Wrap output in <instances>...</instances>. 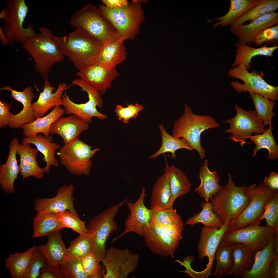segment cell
Masks as SVG:
<instances>
[{"mask_svg":"<svg viewBox=\"0 0 278 278\" xmlns=\"http://www.w3.org/2000/svg\"><path fill=\"white\" fill-rule=\"evenodd\" d=\"M278 232V229L267 225L253 224L242 228L227 230L221 241L239 243L249 246L256 251L265 247Z\"/></svg>","mask_w":278,"mask_h":278,"instance_id":"obj_17","label":"cell"},{"mask_svg":"<svg viewBox=\"0 0 278 278\" xmlns=\"http://www.w3.org/2000/svg\"><path fill=\"white\" fill-rule=\"evenodd\" d=\"M278 41V24L272 27L264 29L255 36L253 43L259 46L266 42L271 44V46H276Z\"/></svg>","mask_w":278,"mask_h":278,"instance_id":"obj_52","label":"cell"},{"mask_svg":"<svg viewBox=\"0 0 278 278\" xmlns=\"http://www.w3.org/2000/svg\"><path fill=\"white\" fill-rule=\"evenodd\" d=\"M184 105V112L174 123L172 136L184 139L203 159L205 151L201 145V134L205 130L217 128L220 125L212 116L196 114L188 106Z\"/></svg>","mask_w":278,"mask_h":278,"instance_id":"obj_4","label":"cell"},{"mask_svg":"<svg viewBox=\"0 0 278 278\" xmlns=\"http://www.w3.org/2000/svg\"><path fill=\"white\" fill-rule=\"evenodd\" d=\"M228 175L226 185L210 200L213 206V211L223 223L227 218L232 221L238 218L250 201L249 197L244 192L243 186H237L232 175L229 173Z\"/></svg>","mask_w":278,"mask_h":278,"instance_id":"obj_6","label":"cell"},{"mask_svg":"<svg viewBox=\"0 0 278 278\" xmlns=\"http://www.w3.org/2000/svg\"><path fill=\"white\" fill-rule=\"evenodd\" d=\"M0 90H6L11 92L10 97L20 102L23 106L22 110L18 114H11L8 126L12 129H18L25 124L30 123L36 119L32 106V101L35 95L31 86L25 88L22 91L13 89L9 86L0 88Z\"/></svg>","mask_w":278,"mask_h":278,"instance_id":"obj_21","label":"cell"},{"mask_svg":"<svg viewBox=\"0 0 278 278\" xmlns=\"http://www.w3.org/2000/svg\"><path fill=\"white\" fill-rule=\"evenodd\" d=\"M4 8L6 16L2 19L3 30L8 39L10 47H14L15 42L22 45L27 39L36 35L32 24H29L26 28L23 27L28 11L25 0H6Z\"/></svg>","mask_w":278,"mask_h":278,"instance_id":"obj_8","label":"cell"},{"mask_svg":"<svg viewBox=\"0 0 278 278\" xmlns=\"http://www.w3.org/2000/svg\"><path fill=\"white\" fill-rule=\"evenodd\" d=\"M38 278H62L60 266L49 265L46 264L41 269Z\"/></svg>","mask_w":278,"mask_h":278,"instance_id":"obj_56","label":"cell"},{"mask_svg":"<svg viewBox=\"0 0 278 278\" xmlns=\"http://www.w3.org/2000/svg\"><path fill=\"white\" fill-rule=\"evenodd\" d=\"M128 201L126 199L106 209L90 219L86 226L87 232L92 239V253L99 263L105 256L108 237L112 233L118 230L115 218L120 207Z\"/></svg>","mask_w":278,"mask_h":278,"instance_id":"obj_7","label":"cell"},{"mask_svg":"<svg viewBox=\"0 0 278 278\" xmlns=\"http://www.w3.org/2000/svg\"><path fill=\"white\" fill-rule=\"evenodd\" d=\"M230 221L229 218H227L219 228L204 226L202 228L197 247L198 257L202 260L206 257L208 259V262L204 270L194 271V277L206 278L211 274L215 252L224 234L228 230Z\"/></svg>","mask_w":278,"mask_h":278,"instance_id":"obj_15","label":"cell"},{"mask_svg":"<svg viewBox=\"0 0 278 278\" xmlns=\"http://www.w3.org/2000/svg\"><path fill=\"white\" fill-rule=\"evenodd\" d=\"M74 190V187L72 185H64L57 188L55 197L35 199L34 208L39 213L59 214L68 210L74 214L78 215L74 207L73 195Z\"/></svg>","mask_w":278,"mask_h":278,"instance_id":"obj_19","label":"cell"},{"mask_svg":"<svg viewBox=\"0 0 278 278\" xmlns=\"http://www.w3.org/2000/svg\"><path fill=\"white\" fill-rule=\"evenodd\" d=\"M70 24L85 31L104 45L114 42L121 37L98 7L90 4L77 11L70 18Z\"/></svg>","mask_w":278,"mask_h":278,"instance_id":"obj_3","label":"cell"},{"mask_svg":"<svg viewBox=\"0 0 278 278\" xmlns=\"http://www.w3.org/2000/svg\"><path fill=\"white\" fill-rule=\"evenodd\" d=\"M276 235L265 247L256 252L251 267L244 273L242 278H270L268 270L270 264L273 259L278 256V254L274 249Z\"/></svg>","mask_w":278,"mask_h":278,"instance_id":"obj_28","label":"cell"},{"mask_svg":"<svg viewBox=\"0 0 278 278\" xmlns=\"http://www.w3.org/2000/svg\"><path fill=\"white\" fill-rule=\"evenodd\" d=\"M233 243L221 241L215 252L216 261L215 270L212 274L217 278H220L229 270L232 262Z\"/></svg>","mask_w":278,"mask_h":278,"instance_id":"obj_43","label":"cell"},{"mask_svg":"<svg viewBox=\"0 0 278 278\" xmlns=\"http://www.w3.org/2000/svg\"><path fill=\"white\" fill-rule=\"evenodd\" d=\"M61 229L47 236V243L37 246L49 265H59L68 257L61 234Z\"/></svg>","mask_w":278,"mask_h":278,"instance_id":"obj_27","label":"cell"},{"mask_svg":"<svg viewBox=\"0 0 278 278\" xmlns=\"http://www.w3.org/2000/svg\"><path fill=\"white\" fill-rule=\"evenodd\" d=\"M268 272L270 278H278V256L274 258L271 261Z\"/></svg>","mask_w":278,"mask_h":278,"instance_id":"obj_60","label":"cell"},{"mask_svg":"<svg viewBox=\"0 0 278 278\" xmlns=\"http://www.w3.org/2000/svg\"><path fill=\"white\" fill-rule=\"evenodd\" d=\"M125 40V38L121 36L114 42L103 45L95 63L109 67H115L117 65L125 60L127 53L124 44Z\"/></svg>","mask_w":278,"mask_h":278,"instance_id":"obj_34","label":"cell"},{"mask_svg":"<svg viewBox=\"0 0 278 278\" xmlns=\"http://www.w3.org/2000/svg\"><path fill=\"white\" fill-rule=\"evenodd\" d=\"M59 215V221L61 222L63 228H70L79 235H84L87 233L86 222L81 219L78 215L74 214L68 210Z\"/></svg>","mask_w":278,"mask_h":278,"instance_id":"obj_49","label":"cell"},{"mask_svg":"<svg viewBox=\"0 0 278 278\" xmlns=\"http://www.w3.org/2000/svg\"><path fill=\"white\" fill-rule=\"evenodd\" d=\"M138 254L128 249H120L113 246L106 250L101 262L106 272L104 278H126L137 267Z\"/></svg>","mask_w":278,"mask_h":278,"instance_id":"obj_16","label":"cell"},{"mask_svg":"<svg viewBox=\"0 0 278 278\" xmlns=\"http://www.w3.org/2000/svg\"><path fill=\"white\" fill-rule=\"evenodd\" d=\"M18 139L13 138L9 145L8 154L5 162L0 166V185L8 194L15 192L14 184L20 172L16 158V151L20 144Z\"/></svg>","mask_w":278,"mask_h":278,"instance_id":"obj_24","label":"cell"},{"mask_svg":"<svg viewBox=\"0 0 278 278\" xmlns=\"http://www.w3.org/2000/svg\"><path fill=\"white\" fill-rule=\"evenodd\" d=\"M6 16V13L4 8L0 13V19H2L4 18Z\"/></svg>","mask_w":278,"mask_h":278,"instance_id":"obj_63","label":"cell"},{"mask_svg":"<svg viewBox=\"0 0 278 278\" xmlns=\"http://www.w3.org/2000/svg\"><path fill=\"white\" fill-rule=\"evenodd\" d=\"M0 39L2 41L3 45H9V41L8 38L4 34L3 30V27L0 28Z\"/></svg>","mask_w":278,"mask_h":278,"instance_id":"obj_61","label":"cell"},{"mask_svg":"<svg viewBox=\"0 0 278 278\" xmlns=\"http://www.w3.org/2000/svg\"><path fill=\"white\" fill-rule=\"evenodd\" d=\"M142 2L132 0L125 5L113 8L101 4L98 8L121 36L132 40L139 34L140 26L145 20Z\"/></svg>","mask_w":278,"mask_h":278,"instance_id":"obj_5","label":"cell"},{"mask_svg":"<svg viewBox=\"0 0 278 278\" xmlns=\"http://www.w3.org/2000/svg\"><path fill=\"white\" fill-rule=\"evenodd\" d=\"M274 249L275 252L278 254V232L276 234L275 237Z\"/></svg>","mask_w":278,"mask_h":278,"instance_id":"obj_62","label":"cell"},{"mask_svg":"<svg viewBox=\"0 0 278 278\" xmlns=\"http://www.w3.org/2000/svg\"><path fill=\"white\" fill-rule=\"evenodd\" d=\"M63 228L61 222H58L51 223L37 230L33 231L32 235L33 238L48 236L51 234Z\"/></svg>","mask_w":278,"mask_h":278,"instance_id":"obj_55","label":"cell"},{"mask_svg":"<svg viewBox=\"0 0 278 278\" xmlns=\"http://www.w3.org/2000/svg\"><path fill=\"white\" fill-rule=\"evenodd\" d=\"M145 194V188H142L137 199L134 203L128 202L126 204L130 211L124 223V231L112 240L115 241L120 237L130 232L135 233L143 236V230L151 221L153 214V210L149 209L145 206L144 202Z\"/></svg>","mask_w":278,"mask_h":278,"instance_id":"obj_18","label":"cell"},{"mask_svg":"<svg viewBox=\"0 0 278 278\" xmlns=\"http://www.w3.org/2000/svg\"><path fill=\"white\" fill-rule=\"evenodd\" d=\"M65 113L64 109L60 106L55 107L48 115L36 119L33 121L22 125L21 128L25 137H33L39 133L46 136H49V131L52 124Z\"/></svg>","mask_w":278,"mask_h":278,"instance_id":"obj_33","label":"cell"},{"mask_svg":"<svg viewBox=\"0 0 278 278\" xmlns=\"http://www.w3.org/2000/svg\"><path fill=\"white\" fill-rule=\"evenodd\" d=\"M36 247L33 246L23 252H15L5 259V265L12 278H22Z\"/></svg>","mask_w":278,"mask_h":278,"instance_id":"obj_36","label":"cell"},{"mask_svg":"<svg viewBox=\"0 0 278 278\" xmlns=\"http://www.w3.org/2000/svg\"><path fill=\"white\" fill-rule=\"evenodd\" d=\"M46 264L44 257L36 246L22 278H38L40 275L41 269Z\"/></svg>","mask_w":278,"mask_h":278,"instance_id":"obj_51","label":"cell"},{"mask_svg":"<svg viewBox=\"0 0 278 278\" xmlns=\"http://www.w3.org/2000/svg\"><path fill=\"white\" fill-rule=\"evenodd\" d=\"M92 148L78 137L65 144L57 154L60 163L72 174L89 176L92 165L91 158L100 150Z\"/></svg>","mask_w":278,"mask_h":278,"instance_id":"obj_10","label":"cell"},{"mask_svg":"<svg viewBox=\"0 0 278 278\" xmlns=\"http://www.w3.org/2000/svg\"><path fill=\"white\" fill-rule=\"evenodd\" d=\"M184 226H159L152 221L145 227L143 233L146 246L154 253L174 257L183 238Z\"/></svg>","mask_w":278,"mask_h":278,"instance_id":"obj_9","label":"cell"},{"mask_svg":"<svg viewBox=\"0 0 278 278\" xmlns=\"http://www.w3.org/2000/svg\"><path fill=\"white\" fill-rule=\"evenodd\" d=\"M92 238L88 233L80 235L71 241L67 249V256L81 259L92 253Z\"/></svg>","mask_w":278,"mask_h":278,"instance_id":"obj_45","label":"cell"},{"mask_svg":"<svg viewBox=\"0 0 278 278\" xmlns=\"http://www.w3.org/2000/svg\"><path fill=\"white\" fill-rule=\"evenodd\" d=\"M76 75L98 91L101 94L111 86L112 82L119 75L115 67L95 63L79 71Z\"/></svg>","mask_w":278,"mask_h":278,"instance_id":"obj_20","label":"cell"},{"mask_svg":"<svg viewBox=\"0 0 278 278\" xmlns=\"http://www.w3.org/2000/svg\"><path fill=\"white\" fill-rule=\"evenodd\" d=\"M269 125L268 128L263 133L249 136L248 138L255 144L253 156H256L257 152L259 150L266 149L268 152L267 158L274 160L278 158V146L273 135V125L272 124Z\"/></svg>","mask_w":278,"mask_h":278,"instance_id":"obj_40","label":"cell"},{"mask_svg":"<svg viewBox=\"0 0 278 278\" xmlns=\"http://www.w3.org/2000/svg\"><path fill=\"white\" fill-rule=\"evenodd\" d=\"M151 221L161 227L184 225V223L176 210L173 208H154Z\"/></svg>","mask_w":278,"mask_h":278,"instance_id":"obj_46","label":"cell"},{"mask_svg":"<svg viewBox=\"0 0 278 278\" xmlns=\"http://www.w3.org/2000/svg\"><path fill=\"white\" fill-rule=\"evenodd\" d=\"M264 219L266 220V225L278 229V192L271 196L266 201L259 222Z\"/></svg>","mask_w":278,"mask_h":278,"instance_id":"obj_47","label":"cell"},{"mask_svg":"<svg viewBox=\"0 0 278 278\" xmlns=\"http://www.w3.org/2000/svg\"><path fill=\"white\" fill-rule=\"evenodd\" d=\"M235 45L237 47L234 61L232 65L235 67L240 64H244L247 70L251 66V59L257 56H264L273 57L274 51L278 48V46L268 47L267 45L258 48H254L248 45L239 44Z\"/></svg>","mask_w":278,"mask_h":278,"instance_id":"obj_35","label":"cell"},{"mask_svg":"<svg viewBox=\"0 0 278 278\" xmlns=\"http://www.w3.org/2000/svg\"><path fill=\"white\" fill-rule=\"evenodd\" d=\"M264 183L271 189L278 190V173L271 172L268 176L264 178Z\"/></svg>","mask_w":278,"mask_h":278,"instance_id":"obj_58","label":"cell"},{"mask_svg":"<svg viewBox=\"0 0 278 278\" xmlns=\"http://www.w3.org/2000/svg\"><path fill=\"white\" fill-rule=\"evenodd\" d=\"M126 105L127 107L125 108L117 105L115 110L118 120H122L125 124L128 123L131 118H134L144 108V106L142 105L137 103L134 104L127 103Z\"/></svg>","mask_w":278,"mask_h":278,"instance_id":"obj_53","label":"cell"},{"mask_svg":"<svg viewBox=\"0 0 278 278\" xmlns=\"http://www.w3.org/2000/svg\"><path fill=\"white\" fill-rule=\"evenodd\" d=\"M83 268L90 278L103 277L106 270L100 265L95 255L92 253L81 259Z\"/></svg>","mask_w":278,"mask_h":278,"instance_id":"obj_50","label":"cell"},{"mask_svg":"<svg viewBox=\"0 0 278 278\" xmlns=\"http://www.w3.org/2000/svg\"><path fill=\"white\" fill-rule=\"evenodd\" d=\"M38 152L37 148L31 147L29 143H22L19 145L16 153L19 157V166L22 180L32 176L37 179L44 176L43 168L39 167L36 160Z\"/></svg>","mask_w":278,"mask_h":278,"instance_id":"obj_26","label":"cell"},{"mask_svg":"<svg viewBox=\"0 0 278 278\" xmlns=\"http://www.w3.org/2000/svg\"><path fill=\"white\" fill-rule=\"evenodd\" d=\"M256 111L264 126L272 124L273 117L275 114L273 112V109L276 104L275 101L271 100L260 94L250 93Z\"/></svg>","mask_w":278,"mask_h":278,"instance_id":"obj_44","label":"cell"},{"mask_svg":"<svg viewBox=\"0 0 278 278\" xmlns=\"http://www.w3.org/2000/svg\"><path fill=\"white\" fill-rule=\"evenodd\" d=\"M207 159H205L199 171L200 183L194 192L208 202L214 195L218 193L222 187L219 184L220 177L216 171H211L208 168Z\"/></svg>","mask_w":278,"mask_h":278,"instance_id":"obj_31","label":"cell"},{"mask_svg":"<svg viewBox=\"0 0 278 278\" xmlns=\"http://www.w3.org/2000/svg\"><path fill=\"white\" fill-rule=\"evenodd\" d=\"M256 251L251 247L239 243H233L232 262L225 276L232 275L235 278L242 277L249 269Z\"/></svg>","mask_w":278,"mask_h":278,"instance_id":"obj_29","label":"cell"},{"mask_svg":"<svg viewBox=\"0 0 278 278\" xmlns=\"http://www.w3.org/2000/svg\"><path fill=\"white\" fill-rule=\"evenodd\" d=\"M60 265L62 278H90L83 268L80 259L68 257Z\"/></svg>","mask_w":278,"mask_h":278,"instance_id":"obj_48","label":"cell"},{"mask_svg":"<svg viewBox=\"0 0 278 278\" xmlns=\"http://www.w3.org/2000/svg\"><path fill=\"white\" fill-rule=\"evenodd\" d=\"M171 197L169 182L164 174L159 177L153 187L150 199L151 209L171 208Z\"/></svg>","mask_w":278,"mask_h":278,"instance_id":"obj_38","label":"cell"},{"mask_svg":"<svg viewBox=\"0 0 278 278\" xmlns=\"http://www.w3.org/2000/svg\"><path fill=\"white\" fill-rule=\"evenodd\" d=\"M278 8V0H259L256 5L243 14L230 26L241 25L248 21L251 22L266 14L275 11Z\"/></svg>","mask_w":278,"mask_h":278,"instance_id":"obj_42","label":"cell"},{"mask_svg":"<svg viewBox=\"0 0 278 278\" xmlns=\"http://www.w3.org/2000/svg\"><path fill=\"white\" fill-rule=\"evenodd\" d=\"M236 114L234 117L224 121L230 124V127L225 132L231 135L229 138L235 142L240 143L242 146L248 137L263 133L265 126L258 117L255 111L246 110L235 104Z\"/></svg>","mask_w":278,"mask_h":278,"instance_id":"obj_14","label":"cell"},{"mask_svg":"<svg viewBox=\"0 0 278 278\" xmlns=\"http://www.w3.org/2000/svg\"><path fill=\"white\" fill-rule=\"evenodd\" d=\"M278 24V12H273L257 18L247 24L230 26L231 32L238 38L239 44L249 46L253 43L255 36L265 29Z\"/></svg>","mask_w":278,"mask_h":278,"instance_id":"obj_22","label":"cell"},{"mask_svg":"<svg viewBox=\"0 0 278 278\" xmlns=\"http://www.w3.org/2000/svg\"><path fill=\"white\" fill-rule=\"evenodd\" d=\"M166 162L164 174L169 182L171 195L170 207L172 208L178 197L188 192L191 184L182 171L174 165L170 166L167 161Z\"/></svg>","mask_w":278,"mask_h":278,"instance_id":"obj_32","label":"cell"},{"mask_svg":"<svg viewBox=\"0 0 278 278\" xmlns=\"http://www.w3.org/2000/svg\"><path fill=\"white\" fill-rule=\"evenodd\" d=\"M52 38L62 53L67 56L79 71L96 63L104 45L78 28L63 37L53 35Z\"/></svg>","mask_w":278,"mask_h":278,"instance_id":"obj_1","label":"cell"},{"mask_svg":"<svg viewBox=\"0 0 278 278\" xmlns=\"http://www.w3.org/2000/svg\"><path fill=\"white\" fill-rule=\"evenodd\" d=\"M159 128L162 137V144L156 152L149 157L150 159H155L162 154L169 152L171 154V157L175 159L176 158L175 152L178 149H185L189 150H194L184 138H176L168 134L163 124L160 125Z\"/></svg>","mask_w":278,"mask_h":278,"instance_id":"obj_39","label":"cell"},{"mask_svg":"<svg viewBox=\"0 0 278 278\" xmlns=\"http://www.w3.org/2000/svg\"><path fill=\"white\" fill-rule=\"evenodd\" d=\"M89 128L88 123L73 115L66 117H61L57 119L51 126L49 133L58 134L65 144L78 137Z\"/></svg>","mask_w":278,"mask_h":278,"instance_id":"obj_25","label":"cell"},{"mask_svg":"<svg viewBox=\"0 0 278 278\" xmlns=\"http://www.w3.org/2000/svg\"><path fill=\"white\" fill-rule=\"evenodd\" d=\"M59 214L54 213H37L33 219V231L51 223L59 221Z\"/></svg>","mask_w":278,"mask_h":278,"instance_id":"obj_54","label":"cell"},{"mask_svg":"<svg viewBox=\"0 0 278 278\" xmlns=\"http://www.w3.org/2000/svg\"><path fill=\"white\" fill-rule=\"evenodd\" d=\"M245 194L249 198L247 206L239 216L231 221L228 230H232L253 224L259 225V220L264 210L268 198L278 192L271 189L264 182L257 186L254 184L247 187L243 186Z\"/></svg>","mask_w":278,"mask_h":278,"instance_id":"obj_11","label":"cell"},{"mask_svg":"<svg viewBox=\"0 0 278 278\" xmlns=\"http://www.w3.org/2000/svg\"><path fill=\"white\" fill-rule=\"evenodd\" d=\"M44 79L43 91L40 92L37 101L32 104L36 119L44 117L47 111L53 107L62 105L63 93L68 88L66 83L59 82L57 90L53 93L56 88L51 86L48 77Z\"/></svg>","mask_w":278,"mask_h":278,"instance_id":"obj_23","label":"cell"},{"mask_svg":"<svg viewBox=\"0 0 278 278\" xmlns=\"http://www.w3.org/2000/svg\"><path fill=\"white\" fill-rule=\"evenodd\" d=\"M73 84L80 87L82 91L88 93V101L85 103L77 104L72 101L66 92L62 97V105L65 113L73 114L89 123L92 122V118L96 117L99 119H106V115L102 114L97 110V106L100 108L102 107L103 100L101 94L91 86L81 79H76Z\"/></svg>","mask_w":278,"mask_h":278,"instance_id":"obj_12","label":"cell"},{"mask_svg":"<svg viewBox=\"0 0 278 278\" xmlns=\"http://www.w3.org/2000/svg\"><path fill=\"white\" fill-rule=\"evenodd\" d=\"M201 211L189 218L184 223L185 225L193 226L199 223L204 226L220 228L223 223L218 215L213 211V207L211 202H203L201 204Z\"/></svg>","mask_w":278,"mask_h":278,"instance_id":"obj_41","label":"cell"},{"mask_svg":"<svg viewBox=\"0 0 278 278\" xmlns=\"http://www.w3.org/2000/svg\"><path fill=\"white\" fill-rule=\"evenodd\" d=\"M53 140L51 136H46L38 134L33 137H25L22 141L23 143L34 145L39 151L43 154V160L46 163L43 168L45 173L49 172L50 166L57 167L59 165V161L55 155L60 146L59 144L52 142Z\"/></svg>","mask_w":278,"mask_h":278,"instance_id":"obj_30","label":"cell"},{"mask_svg":"<svg viewBox=\"0 0 278 278\" xmlns=\"http://www.w3.org/2000/svg\"><path fill=\"white\" fill-rule=\"evenodd\" d=\"M103 4L109 8H113L127 5L129 2L127 0H102Z\"/></svg>","mask_w":278,"mask_h":278,"instance_id":"obj_59","label":"cell"},{"mask_svg":"<svg viewBox=\"0 0 278 278\" xmlns=\"http://www.w3.org/2000/svg\"><path fill=\"white\" fill-rule=\"evenodd\" d=\"M259 0H231L228 13L225 15L215 19L207 20L210 22L215 20L219 21L213 25V28L219 26L225 27L231 25L246 11L256 5Z\"/></svg>","mask_w":278,"mask_h":278,"instance_id":"obj_37","label":"cell"},{"mask_svg":"<svg viewBox=\"0 0 278 278\" xmlns=\"http://www.w3.org/2000/svg\"><path fill=\"white\" fill-rule=\"evenodd\" d=\"M11 105L5 101L0 100V127L6 128L8 126V122L12 114L10 111Z\"/></svg>","mask_w":278,"mask_h":278,"instance_id":"obj_57","label":"cell"},{"mask_svg":"<svg viewBox=\"0 0 278 278\" xmlns=\"http://www.w3.org/2000/svg\"><path fill=\"white\" fill-rule=\"evenodd\" d=\"M229 76L242 81L241 84L237 81H233L230 85L238 93L248 92L260 94L267 98L275 101L278 99V86L267 83L264 79L262 73L254 70L248 72L244 64L231 68L228 72Z\"/></svg>","mask_w":278,"mask_h":278,"instance_id":"obj_13","label":"cell"},{"mask_svg":"<svg viewBox=\"0 0 278 278\" xmlns=\"http://www.w3.org/2000/svg\"><path fill=\"white\" fill-rule=\"evenodd\" d=\"M38 30L40 33L27 39L21 46L33 58L36 71L44 78L55 63L64 61V56L53 41L50 30L43 27Z\"/></svg>","mask_w":278,"mask_h":278,"instance_id":"obj_2","label":"cell"}]
</instances>
